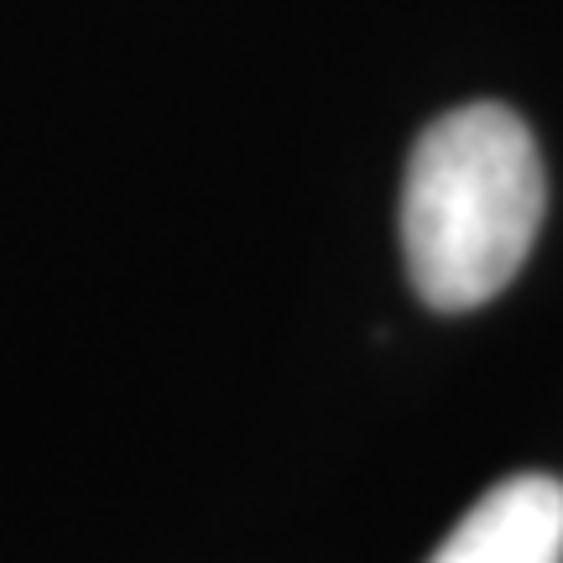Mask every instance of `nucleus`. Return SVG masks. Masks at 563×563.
Segmentation results:
<instances>
[{"instance_id":"obj_1","label":"nucleus","mask_w":563,"mask_h":563,"mask_svg":"<svg viewBox=\"0 0 563 563\" xmlns=\"http://www.w3.org/2000/svg\"><path fill=\"white\" fill-rule=\"evenodd\" d=\"M548 203L538 141L506 104H464L412 146L402 251L428 308H481L522 272Z\"/></svg>"},{"instance_id":"obj_2","label":"nucleus","mask_w":563,"mask_h":563,"mask_svg":"<svg viewBox=\"0 0 563 563\" xmlns=\"http://www.w3.org/2000/svg\"><path fill=\"white\" fill-rule=\"evenodd\" d=\"M428 563H563V485L517 475L485 490Z\"/></svg>"}]
</instances>
